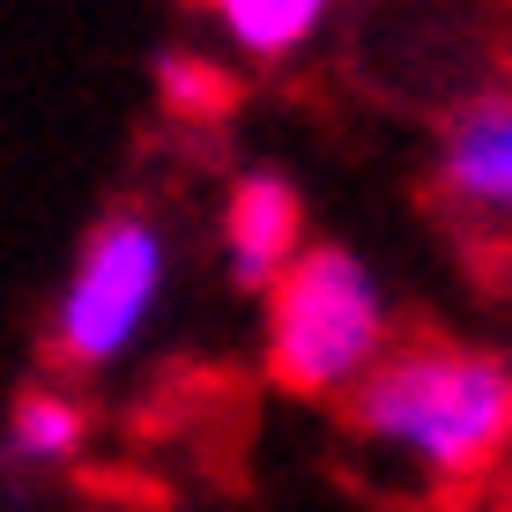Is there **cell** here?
Wrapping results in <instances>:
<instances>
[{
	"instance_id": "6da1fadb",
	"label": "cell",
	"mask_w": 512,
	"mask_h": 512,
	"mask_svg": "<svg viewBox=\"0 0 512 512\" xmlns=\"http://www.w3.org/2000/svg\"><path fill=\"white\" fill-rule=\"evenodd\" d=\"M349 423L401 483L461 498L512 461V364L475 342L416 334L364 372L349 394Z\"/></svg>"
},
{
	"instance_id": "7a4b0ae2",
	"label": "cell",
	"mask_w": 512,
	"mask_h": 512,
	"mask_svg": "<svg viewBox=\"0 0 512 512\" xmlns=\"http://www.w3.org/2000/svg\"><path fill=\"white\" fill-rule=\"evenodd\" d=\"M394 349L379 275L349 245H305L268 290V372L290 394H357Z\"/></svg>"
},
{
	"instance_id": "3957f363",
	"label": "cell",
	"mask_w": 512,
	"mask_h": 512,
	"mask_svg": "<svg viewBox=\"0 0 512 512\" xmlns=\"http://www.w3.org/2000/svg\"><path fill=\"white\" fill-rule=\"evenodd\" d=\"M171 282V245L141 208L104 216L82 238L75 268L60 282V305H52V357L67 372H104L149 334L156 305H164Z\"/></svg>"
},
{
	"instance_id": "277c9868",
	"label": "cell",
	"mask_w": 512,
	"mask_h": 512,
	"mask_svg": "<svg viewBox=\"0 0 512 512\" xmlns=\"http://www.w3.org/2000/svg\"><path fill=\"white\" fill-rule=\"evenodd\" d=\"M438 193L475 231L512 238V90L468 97L438 134Z\"/></svg>"
},
{
	"instance_id": "5b68a950",
	"label": "cell",
	"mask_w": 512,
	"mask_h": 512,
	"mask_svg": "<svg viewBox=\"0 0 512 512\" xmlns=\"http://www.w3.org/2000/svg\"><path fill=\"white\" fill-rule=\"evenodd\" d=\"M305 253V201L275 171H245L223 193V260L245 290H275V275Z\"/></svg>"
},
{
	"instance_id": "8992f818",
	"label": "cell",
	"mask_w": 512,
	"mask_h": 512,
	"mask_svg": "<svg viewBox=\"0 0 512 512\" xmlns=\"http://www.w3.org/2000/svg\"><path fill=\"white\" fill-rule=\"evenodd\" d=\"M208 23L223 30V45L245 60H290L327 30L334 0H201Z\"/></svg>"
},
{
	"instance_id": "52a82bcc",
	"label": "cell",
	"mask_w": 512,
	"mask_h": 512,
	"mask_svg": "<svg viewBox=\"0 0 512 512\" xmlns=\"http://www.w3.org/2000/svg\"><path fill=\"white\" fill-rule=\"evenodd\" d=\"M82 438H90V416H82L75 394H60V386H30V394H15V409H8V461L60 468V461L82 453Z\"/></svg>"
},
{
	"instance_id": "ba28073f",
	"label": "cell",
	"mask_w": 512,
	"mask_h": 512,
	"mask_svg": "<svg viewBox=\"0 0 512 512\" xmlns=\"http://www.w3.org/2000/svg\"><path fill=\"white\" fill-rule=\"evenodd\" d=\"M164 90L179 112H216L223 104V75L216 67H193V60H164Z\"/></svg>"
},
{
	"instance_id": "9c48e42d",
	"label": "cell",
	"mask_w": 512,
	"mask_h": 512,
	"mask_svg": "<svg viewBox=\"0 0 512 512\" xmlns=\"http://www.w3.org/2000/svg\"><path fill=\"white\" fill-rule=\"evenodd\" d=\"M498 512H512V490H505V498H498Z\"/></svg>"
}]
</instances>
